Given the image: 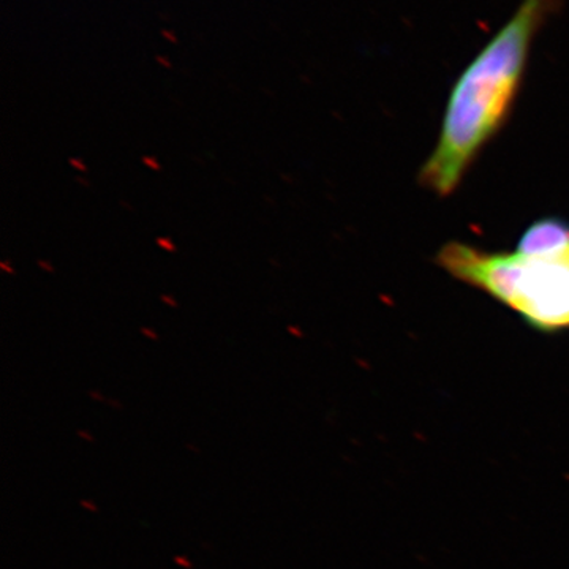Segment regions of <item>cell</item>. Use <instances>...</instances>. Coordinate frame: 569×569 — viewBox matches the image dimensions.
<instances>
[{
    "label": "cell",
    "instance_id": "1",
    "mask_svg": "<svg viewBox=\"0 0 569 569\" xmlns=\"http://www.w3.org/2000/svg\"><path fill=\"white\" fill-rule=\"evenodd\" d=\"M560 7L561 0H522L459 74L449 92L436 148L418 174L425 189L441 198L455 193L479 153L507 126L535 40Z\"/></svg>",
    "mask_w": 569,
    "mask_h": 569
},
{
    "label": "cell",
    "instance_id": "2",
    "mask_svg": "<svg viewBox=\"0 0 569 569\" xmlns=\"http://www.w3.org/2000/svg\"><path fill=\"white\" fill-rule=\"evenodd\" d=\"M436 263L468 287L489 295L546 335L569 331V261L488 252L452 241Z\"/></svg>",
    "mask_w": 569,
    "mask_h": 569
},
{
    "label": "cell",
    "instance_id": "3",
    "mask_svg": "<svg viewBox=\"0 0 569 569\" xmlns=\"http://www.w3.org/2000/svg\"><path fill=\"white\" fill-rule=\"evenodd\" d=\"M516 252L527 257L569 261V223L559 217L537 220L520 236Z\"/></svg>",
    "mask_w": 569,
    "mask_h": 569
},
{
    "label": "cell",
    "instance_id": "4",
    "mask_svg": "<svg viewBox=\"0 0 569 569\" xmlns=\"http://www.w3.org/2000/svg\"><path fill=\"white\" fill-rule=\"evenodd\" d=\"M174 563L183 569H193L192 560H190L189 557L186 556H176Z\"/></svg>",
    "mask_w": 569,
    "mask_h": 569
},
{
    "label": "cell",
    "instance_id": "5",
    "mask_svg": "<svg viewBox=\"0 0 569 569\" xmlns=\"http://www.w3.org/2000/svg\"><path fill=\"white\" fill-rule=\"evenodd\" d=\"M80 507L89 512H99L100 509L97 507L96 501L88 500V498H82V500H80Z\"/></svg>",
    "mask_w": 569,
    "mask_h": 569
},
{
    "label": "cell",
    "instance_id": "6",
    "mask_svg": "<svg viewBox=\"0 0 569 569\" xmlns=\"http://www.w3.org/2000/svg\"><path fill=\"white\" fill-rule=\"evenodd\" d=\"M77 436L78 438H81V440H84L86 443H93V441H96V438H93L92 433L89 432V430H78Z\"/></svg>",
    "mask_w": 569,
    "mask_h": 569
},
{
    "label": "cell",
    "instance_id": "7",
    "mask_svg": "<svg viewBox=\"0 0 569 569\" xmlns=\"http://www.w3.org/2000/svg\"><path fill=\"white\" fill-rule=\"evenodd\" d=\"M89 397H91L92 400H96V402H108V399H104L102 395H99L97 391L89 392Z\"/></svg>",
    "mask_w": 569,
    "mask_h": 569
},
{
    "label": "cell",
    "instance_id": "8",
    "mask_svg": "<svg viewBox=\"0 0 569 569\" xmlns=\"http://www.w3.org/2000/svg\"><path fill=\"white\" fill-rule=\"evenodd\" d=\"M159 244L162 246L163 249H167L168 252H173L174 250V246H171L168 239H159Z\"/></svg>",
    "mask_w": 569,
    "mask_h": 569
},
{
    "label": "cell",
    "instance_id": "9",
    "mask_svg": "<svg viewBox=\"0 0 569 569\" xmlns=\"http://www.w3.org/2000/svg\"><path fill=\"white\" fill-rule=\"evenodd\" d=\"M142 162L148 163V167L153 168V170H159L160 168L159 163H157L156 160L148 159V157H144V159H142Z\"/></svg>",
    "mask_w": 569,
    "mask_h": 569
},
{
    "label": "cell",
    "instance_id": "10",
    "mask_svg": "<svg viewBox=\"0 0 569 569\" xmlns=\"http://www.w3.org/2000/svg\"><path fill=\"white\" fill-rule=\"evenodd\" d=\"M70 163L73 164L74 168H78V170H81V171L88 170V168L82 167V163L80 162V160L71 159Z\"/></svg>",
    "mask_w": 569,
    "mask_h": 569
},
{
    "label": "cell",
    "instance_id": "11",
    "mask_svg": "<svg viewBox=\"0 0 569 569\" xmlns=\"http://www.w3.org/2000/svg\"><path fill=\"white\" fill-rule=\"evenodd\" d=\"M142 335L148 336L149 339L157 340L159 339V336L156 335L153 331H148V329H142Z\"/></svg>",
    "mask_w": 569,
    "mask_h": 569
},
{
    "label": "cell",
    "instance_id": "12",
    "mask_svg": "<svg viewBox=\"0 0 569 569\" xmlns=\"http://www.w3.org/2000/svg\"><path fill=\"white\" fill-rule=\"evenodd\" d=\"M162 301H163V302H168V306H171V307H178V305H176V302L173 301V299L168 298V296H162Z\"/></svg>",
    "mask_w": 569,
    "mask_h": 569
},
{
    "label": "cell",
    "instance_id": "13",
    "mask_svg": "<svg viewBox=\"0 0 569 569\" xmlns=\"http://www.w3.org/2000/svg\"><path fill=\"white\" fill-rule=\"evenodd\" d=\"M39 264L41 266V268L47 269V271H52L51 266L48 263H44V261H39Z\"/></svg>",
    "mask_w": 569,
    "mask_h": 569
}]
</instances>
